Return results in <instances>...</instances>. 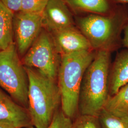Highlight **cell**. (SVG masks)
Masks as SVG:
<instances>
[{"label":"cell","mask_w":128,"mask_h":128,"mask_svg":"<svg viewBox=\"0 0 128 128\" xmlns=\"http://www.w3.org/2000/svg\"><path fill=\"white\" fill-rule=\"evenodd\" d=\"M76 25L89 41L92 48L111 53L122 47V34L128 21V5L118 4L109 15L74 16Z\"/></svg>","instance_id":"obj_1"},{"label":"cell","mask_w":128,"mask_h":128,"mask_svg":"<svg viewBox=\"0 0 128 128\" xmlns=\"http://www.w3.org/2000/svg\"><path fill=\"white\" fill-rule=\"evenodd\" d=\"M112 53L97 51L84 74L79 96V115L98 117L109 97Z\"/></svg>","instance_id":"obj_2"},{"label":"cell","mask_w":128,"mask_h":128,"mask_svg":"<svg viewBox=\"0 0 128 128\" xmlns=\"http://www.w3.org/2000/svg\"><path fill=\"white\" fill-rule=\"evenodd\" d=\"M96 52L92 50L61 56L57 79L61 97V108L73 121L79 115V96L84 74Z\"/></svg>","instance_id":"obj_3"},{"label":"cell","mask_w":128,"mask_h":128,"mask_svg":"<svg viewBox=\"0 0 128 128\" xmlns=\"http://www.w3.org/2000/svg\"><path fill=\"white\" fill-rule=\"evenodd\" d=\"M25 67L28 78V110L36 128H46L61 108V97L58 82L36 69Z\"/></svg>","instance_id":"obj_4"},{"label":"cell","mask_w":128,"mask_h":128,"mask_svg":"<svg viewBox=\"0 0 128 128\" xmlns=\"http://www.w3.org/2000/svg\"><path fill=\"white\" fill-rule=\"evenodd\" d=\"M0 87L28 109V78L14 42L0 51Z\"/></svg>","instance_id":"obj_5"},{"label":"cell","mask_w":128,"mask_h":128,"mask_svg":"<svg viewBox=\"0 0 128 128\" xmlns=\"http://www.w3.org/2000/svg\"><path fill=\"white\" fill-rule=\"evenodd\" d=\"M61 58L50 33L43 27L22 61L25 66L36 69L46 77L57 81Z\"/></svg>","instance_id":"obj_6"},{"label":"cell","mask_w":128,"mask_h":128,"mask_svg":"<svg viewBox=\"0 0 128 128\" xmlns=\"http://www.w3.org/2000/svg\"><path fill=\"white\" fill-rule=\"evenodd\" d=\"M43 26L42 14L19 12L14 14V38L18 54L22 58L36 40Z\"/></svg>","instance_id":"obj_7"},{"label":"cell","mask_w":128,"mask_h":128,"mask_svg":"<svg viewBox=\"0 0 128 128\" xmlns=\"http://www.w3.org/2000/svg\"><path fill=\"white\" fill-rule=\"evenodd\" d=\"M50 33L61 56L92 50L86 38L76 25Z\"/></svg>","instance_id":"obj_8"},{"label":"cell","mask_w":128,"mask_h":128,"mask_svg":"<svg viewBox=\"0 0 128 128\" xmlns=\"http://www.w3.org/2000/svg\"><path fill=\"white\" fill-rule=\"evenodd\" d=\"M42 15L43 27L49 32L76 26L74 16L64 0H49Z\"/></svg>","instance_id":"obj_9"},{"label":"cell","mask_w":128,"mask_h":128,"mask_svg":"<svg viewBox=\"0 0 128 128\" xmlns=\"http://www.w3.org/2000/svg\"><path fill=\"white\" fill-rule=\"evenodd\" d=\"M7 120L16 128H34L27 108L19 104L0 88V120Z\"/></svg>","instance_id":"obj_10"},{"label":"cell","mask_w":128,"mask_h":128,"mask_svg":"<svg viewBox=\"0 0 128 128\" xmlns=\"http://www.w3.org/2000/svg\"><path fill=\"white\" fill-rule=\"evenodd\" d=\"M74 16L89 14L109 15L118 6L113 0H64Z\"/></svg>","instance_id":"obj_11"},{"label":"cell","mask_w":128,"mask_h":128,"mask_svg":"<svg viewBox=\"0 0 128 128\" xmlns=\"http://www.w3.org/2000/svg\"><path fill=\"white\" fill-rule=\"evenodd\" d=\"M128 83V48L118 52L112 63L109 79V96L116 94Z\"/></svg>","instance_id":"obj_12"},{"label":"cell","mask_w":128,"mask_h":128,"mask_svg":"<svg viewBox=\"0 0 128 128\" xmlns=\"http://www.w3.org/2000/svg\"><path fill=\"white\" fill-rule=\"evenodd\" d=\"M14 15L0 0V51L4 50L14 42Z\"/></svg>","instance_id":"obj_13"},{"label":"cell","mask_w":128,"mask_h":128,"mask_svg":"<svg viewBox=\"0 0 128 128\" xmlns=\"http://www.w3.org/2000/svg\"><path fill=\"white\" fill-rule=\"evenodd\" d=\"M104 109L110 114L122 117L128 115V83L112 96H109Z\"/></svg>","instance_id":"obj_14"},{"label":"cell","mask_w":128,"mask_h":128,"mask_svg":"<svg viewBox=\"0 0 128 128\" xmlns=\"http://www.w3.org/2000/svg\"><path fill=\"white\" fill-rule=\"evenodd\" d=\"M98 118L102 128H128V115L119 117L103 109Z\"/></svg>","instance_id":"obj_15"},{"label":"cell","mask_w":128,"mask_h":128,"mask_svg":"<svg viewBox=\"0 0 128 128\" xmlns=\"http://www.w3.org/2000/svg\"><path fill=\"white\" fill-rule=\"evenodd\" d=\"M71 128H102L97 117L79 115L74 120Z\"/></svg>","instance_id":"obj_16"},{"label":"cell","mask_w":128,"mask_h":128,"mask_svg":"<svg viewBox=\"0 0 128 128\" xmlns=\"http://www.w3.org/2000/svg\"><path fill=\"white\" fill-rule=\"evenodd\" d=\"M49 0H22V12L32 14H42Z\"/></svg>","instance_id":"obj_17"},{"label":"cell","mask_w":128,"mask_h":128,"mask_svg":"<svg viewBox=\"0 0 128 128\" xmlns=\"http://www.w3.org/2000/svg\"><path fill=\"white\" fill-rule=\"evenodd\" d=\"M73 120L68 118L60 108L55 114L50 126L46 128H71Z\"/></svg>","instance_id":"obj_18"},{"label":"cell","mask_w":128,"mask_h":128,"mask_svg":"<svg viewBox=\"0 0 128 128\" xmlns=\"http://www.w3.org/2000/svg\"><path fill=\"white\" fill-rule=\"evenodd\" d=\"M5 6L14 14L21 10L22 0H0Z\"/></svg>","instance_id":"obj_19"},{"label":"cell","mask_w":128,"mask_h":128,"mask_svg":"<svg viewBox=\"0 0 128 128\" xmlns=\"http://www.w3.org/2000/svg\"><path fill=\"white\" fill-rule=\"evenodd\" d=\"M124 34L122 39V47L128 48V21L124 29Z\"/></svg>","instance_id":"obj_20"},{"label":"cell","mask_w":128,"mask_h":128,"mask_svg":"<svg viewBox=\"0 0 128 128\" xmlns=\"http://www.w3.org/2000/svg\"><path fill=\"white\" fill-rule=\"evenodd\" d=\"M0 128H16L14 124L7 120H0Z\"/></svg>","instance_id":"obj_21"},{"label":"cell","mask_w":128,"mask_h":128,"mask_svg":"<svg viewBox=\"0 0 128 128\" xmlns=\"http://www.w3.org/2000/svg\"><path fill=\"white\" fill-rule=\"evenodd\" d=\"M117 4H128V0H113Z\"/></svg>","instance_id":"obj_22"}]
</instances>
